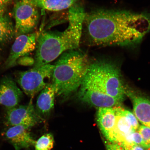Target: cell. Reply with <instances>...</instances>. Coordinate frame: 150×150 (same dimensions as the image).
<instances>
[{"instance_id": "cell-1", "label": "cell", "mask_w": 150, "mask_h": 150, "mask_svg": "<svg viewBox=\"0 0 150 150\" xmlns=\"http://www.w3.org/2000/svg\"><path fill=\"white\" fill-rule=\"evenodd\" d=\"M84 22L91 45L134 48L150 31V12L97 9Z\"/></svg>"}, {"instance_id": "cell-2", "label": "cell", "mask_w": 150, "mask_h": 150, "mask_svg": "<svg viewBox=\"0 0 150 150\" xmlns=\"http://www.w3.org/2000/svg\"><path fill=\"white\" fill-rule=\"evenodd\" d=\"M86 14L83 7L76 4L69 9V26L64 31H44L40 34L33 67L49 64L64 52L78 48Z\"/></svg>"}, {"instance_id": "cell-3", "label": "cell", "mask_w": 150, "mask_h": 150, "mask_svg": "<svg viewBox=\"0 0 150 150\" xmlns=\"http://www.w3.org/2000/svg\"><path fill=\"white\" fill-rule=\"evenodd\" d=\"M90 62L86 54L76 50L62 54L54 65L52 84L56 95L67 97L80 88Z\"/></svg>"}, {"instance_id": "cell-4", "label": "cell", "mask_w": 150, "mask_h": 150, "mask_svg": "<svg viewBox=\"0 0 150 150\" xmlns=\"http://www.w3.org/2000/svg\"><path fill=\"white\" fill-rule=\"evenodd\" d=\"M81 86L96 90L121 101L125 95L119 69L113 63L108 61L90 63Z\"/></svg>"}, {"instance_id": "cell-5", "label": "cell", "mask_w": 150, "mask_h": 150, "mask_svg": "<svg viewBox=\"0 0 150 150\" xmlns=\"http://www.w3.org/2000/svg\"><path fill=\"white\" fill-rule=\"evenodd\" d=\"M54 65L49 64L18 73L16 80L24 93L33 97L44 89L52 78Z\"/></svg>"}, {"instance_id": "cell-6", "label": "cell", "mask_w": 150, "mask_h": 150, "mask_svg": "<svg viewBox=\"0 0 150 150\" xmlns=\"http://www.w3.org/2000/svg\"><path fill=\"white\" fill-rule=\"evenodd\" d=\"M15 36L32 32L38 24V8L31 0H17L14 6Z\"/></svg>"}, {"instance_id": "cell-7", "label": "cell", "mask_w": 150, "mask_h": 150, "mask_svg": "<svg viewBox=\"0 0 150 150\" xmlns=\"http://www.w3.org/2000/svg\"><path fill=\"white\" fill-rule=\"evenodd\" d=\"M113 108L115 113V122L107 140L109 142L119 144L125 150H130L135 145L131 140V134L135 131L124 115L123 108L117 106Z\"/></svg>"}, {"instance_id": "cell-8", "label": "cell", "mask_w": 150, "mask_h": 150, "mask_svg": "<svg viewBox=\"0 0 150 150\" xmlns=\"http://www.w3.org/2000/svg\"><path fill=\"white\" fill-rule=\"evenodd\" d=\"M42 119L35 111L32 101L25 105H18L7 109L5 122L11 127L22 125L31 127L35 126Z\"/></svg>"}, {"instance_id": "cell-9", "label": "cell", "mask_w": 150, "mask_h": 150, "mask_svg": "<svg viewBox=\"0 0 150 150\" xmlns=\"http://www.w3.org/2000/svg\"><path fill=\"white\" fill-rule=\"evenodd\" d=\"M37 34L30 33L16 37L11 48L8 57L4 64L6 69H9L17 64L20 58L27 56L36 47Z\"/></svg>"}, {"instance_id": "cell-10", "label": "cell", "mask_w": 150, "mask_h": 150, "mask_svg": "<svg viewBox=\"0 0 150 150\" xmlns=\"http://www.w3.org/2000/svg\"><path fill=\"white\" fill-rule=\"evenodd\" d=\"M23 93L12 78L5 76L0 81V105L7 109L18 105Z\"/></svg>"}, {"instance_id": "cell-11", "label": "cell", "mask_w": 150, "mask_h": 150, "mask_svg": "<svg viewBox=\"0 0 150 150\" xmlns=\"http://www.w3.org/2000/svg\"><path fill=\"white\" fill-rule=\"evenodd\" d=\"M78 97L82 102L98 108L113 107L122 102L101 92L81 86Z\"/></svg>"}, {"instance_id": "cell-12", "label": "cell", "mask_w": 150, "mask_h": 150, "mask_svg": "<svg viewBox=\"0 0 150 150\" xmlns=\"http://www.w3.org/2000/svg\"><path fill=\"white\" fill-rule=\"evenodd\" d=\"M29 128L22 125L11 127L5 133V137L16 150L28 149L35 143L29 132Z\"/></svg>"}, {"instance_id": "cell-13", "label": "cell", "mask_w": 150, "mask_h": 150, "mask_svg": "<svg viewBox=\"0 0 150 150\" xmlns=\"http://www.w3.org/2000/svg\"><path fill=\"white\" fill-rule=\"evenodd\" d=\"M125 95L132 101L135 115L142 124L150 127V100L133 92L125 90Z\"/></svg>"}, {"instance_id": "cell-14", "label": "cell", "mask_w": 150, "mask_h": 150, "mask_svg": "<svg viewBox=\"0 0 150 150\" xmlns=\"http://www.w3.org/2000/svg\"><path fill=\"white\" fill-rule=\"evenodd\" d=\"M56 94L53 84L49 83L42 90L38 97L36 109L40 116H47L53 110Z\"/></svg>"}, {"instance_id": "cell-15", "label": "cell", "mask_w": 150, "mask_h": 150, "mask_svg": "<svg viewBox=\"0 0 150 150\" xmlns=\"http://www.w3.org/2000/svg\"><path fill=\"white\" fill-rule=\"evenodd\" d=\"M115 119L113 107L98 108L97 113V123L101 132L107 140L113 128Z\"/></svg>"}, {"instance_id": "cell-16", "label": "cell", "mask_w": 150, "mask_h": 150, "mask_svg": "<svg viewBox=\"0 0 150 150\" xmlns=\"http://www.w3.org/2000/svg\"><path fill=\"white\" fill-rule=\"evenodd\" d=\"M78 0H31L38 7L46 10L58 11L64 10L76 4Z\"/></svg>"}, {"instance_id": "cell-17", "label": "cell", "mask_w": 150, "mask_h": 150, "mask_svg": "<svg viewBox=\"0 0 150 150\" xmlns=\"http://www.w3.org/2000/svg\"><path fill=\"white\" fill-rule=\"evenodd\" d=\"M15 36V25L8 15L0 16V44L8 42Z\"/></svg>"}, {"instance_id": "cell-18", "label": "cell", "mask_w": 150, "mask_h": 150, "mask_svg": "<svg viewBox=\"0 0 150 150\" xmlns=\"http://www.w3.org/2000/svg\"><path fill=\"white\" fill-rule=\"evenodd\" d=\"M54 139L51 134L43 135L35 142V150H50L53 147Z\"/></svg>"}, {"instance_id": "cell-19", "label": "cell", "mask_w": 150, "mask_h": 150, "mask_svg": "<svg viewBox=\"0 0 150 150\" xmlns=\"http://www.w3.org/2000/svg\"><path fill=\"white\" fill-rule=\"evenodd\" d=\"M141 135L143 140V147L150 148V127L145 125L140 126L138 130Z\"/></svg>"}, {"instance_id": "cell-20", "label": "cell", "mask_w": 150, "mask_h": 150, "mask_svg": "<svg viewBox=\"0 0 150 150\" xmlns=\"http://www.w3.org/2000/svg\"><path fill=\"white\" fill-rule=\"evenodd\" d=\"M123 112L124 115L126 117L130 122L131 126L134 130L136 131H138L140 125L139 123V121L134 113L129 111V110L125 109L123 108Z\"/></svg>"}, {"instance_id": "cell-21", "label": "cell", "mask_w": 150, "mask_h": 150, "mask_svg": "<svg viewBox=\"0 0 150 150\" xmlns=\"http://www.w3.org/2000/svg\"><path fill=\"white\" fill-rule=\"evenodd\" d=\"M35 59L28 56H23L19 58L17 61V64L23 66H32L34 65Z\"/></svg>"}, {"instance_id": "cell-22", "label": "cell", "mask_w": 150, "mask_h": 150, "mask_svg": "<svg viewBox=\"0 0 150 150\" xmlns=\"http://www.w3.org/2000/svg\"><path fill=\"white\" fill-rule=\"evenodd\" d=\"M131 140L135 145H139L143 147L142 137L138 131H134L131 134Z\"/></svg>"}, {"instance_id": "cell-23", "label": "cell", "mask_w": 150, "mask_h": 150, "mask_svg": "<svg viewBox=\"0 0 150 150\" xmlns=\"http://www.w3.org/2000/svg\"><path fill=\"white\" fill-rule=\"evenodd\" d=\"M106 146L107 150H125L121 146L113 142H108Z\"/></svg>"}, {"instance_id": "cell-24", "label": "cell", "mask_w": 150, "mask_h": 150, "mask_svg": "<svg viewBox=\"0 0 150 150\" xmlns=\"http://www.w3.org/2000/svg\"><path fill=\"white\" fill-rule=\"evenodd\" d=\"M13 0H0V7H6Z\"/></svg>"}, {"instance_id": "cell-25", "label": "cell", "mask_w": 150, "mask_h": 150, "mask_svg": "<svg viewBox=\"0 0 150 150\" xmlns=\"http://www.w3.org/2000/svg\"><path fill=\"white\" fill-rule=\"evenodd\" d=\"M144 148L139 145H134L131 148L130 150H145Z\"/></svg>"}, {"instance_id": "cell-26", "label": "cell", "mask_w": 150, "mask_h": 150, "mask_svg": "<svg viewBox=\"0 0 150 150\" xmlns=\"http://www.w3.org/2000/svg\"><path fill=\"white\" fill-rule=\"evenodd\" d=\"M6 8L5 7H0V16L5 13Z\"/></svg>"}]
</instances>
